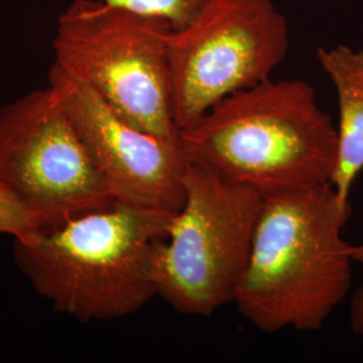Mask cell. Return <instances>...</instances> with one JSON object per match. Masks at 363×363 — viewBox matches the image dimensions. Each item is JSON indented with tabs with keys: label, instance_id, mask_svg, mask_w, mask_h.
I'll return each mask as SVG.
<instances>
[{
	"label": "cell",
	"instance_id": "cell-7",
	"mask_svg": "<svg viewBox=\"0 0 363 363\" xmlns=\"http://www.w3.org/2000/svg\"><path fill=\"white\" fill-rule=\"evenodd\" d=\"M0 182L42 228L116 202L50 86L0 108Z\"/></svg>",
	"mask_w": 363,
	"mask_h": 363
},
{
	"label": "cell",
	"instance_id": "cell-12",
	"mask_svg": "<svg viewBox=\"0 0 363 363\" xmlns=\"http://www.w3.org/2000/svg\"><path fill=\"white\" fill-rule=\"evenodd\" d=\"M351 259L358 262L362 268V280L361 286L354 292L351 298L350 327L355 335H363V242L359 245H350Z\"/></svg>",
	"mask_w": 363,
	"mask_h": 363
},
{
	"label": "cell",
	"instance_id": "cell-4",
	"mask_svg": "<svg viewBox=\"0 0 363 363\" xmlns=\"http://www.w3.org/2000/svg\"><path fill=\"white\" fill-rule=\"evenodd\" d=\"M167 21L104 0H73L58 18L54 65L88 85L130 125L177 139Z\"/></svg>",
	"mask_w": 363,
	"mask_h": 363
},
{
	"label": "cell",
	"instance_id": "cell-10",
	"mask_svg": "<svg viewBox=\"0 0 363 363\" xmlns=\"http://www.w3.org/2000/svg\"><path fill=\"white\" fill-rule=\"evenodd\" d=\"M138 13L167 21L172 30L186 26L210 0H104Z\"/></svg>",
	"mask_w": 363,
	"mask_h": 363
},
{
	"label": "cell",
	"instance_id": "cell-11",
	"mask_svg": "<svg viewBox=\"0 0 363 363\" xmlns=\"http://www.w3.org/2000/svg\"><path fill=\"white\" fill-rule=\"evenodd\" d=\"M43 226L38 216L0 182V233L13 240L26 237Z\"/></svg>",
	"mask_w": 363,
	"mask_h": 363
},
{
	"label": "cell",
	"instance_id": "cell-1",
	"mask_svg": "<svg viewBox=\"0 0 363 363\" xmlns=\"http://www.w3.org/2000/svg\"><path fill=\"white\" fill-rule=\"evenodd\" d=\"M190 163L264 196L333 183L337 128L304 79L235 91L178 130Z\"/></svg>",
	"mask_w": 363,
	"mask_h": 363
},
{
	"label": "cell",
	"instance_id": "cell-3",
	"mask_svg": "<svg viewBox=\"0 0 363 363\" xmlns=\"http://www.w3.org/2000/svg\"><path fill=\"white\" fill-rule=\"evenodd\" d=\"M177 213L113 202L13 240L39 296L81 322L113 320L157 296L152 255Z\"/></svg>",
	"mask_w": 363,
	"mask_h": 363
},
{
	"label": "cell",
	"instance_id": "cell-5",
	"mask_svg": "<svg viewBox=\"0 0 363 363\" xmlns=\"http://www.w3.org/2000/svg\"><path fill=\"white\" fill-rule=\"evenodd\" d=\"M264 198L247 184L189 162L183 206L167 237L154 247L157 296L179 313L203 318L233 303Z\"/></svg>",
	"mask_w": 363,
	"mask_h": 363
},
{
	"label": "cell",
	"instance_id": "cell-9",
	"mask_svg": "<svg viewBox=\"0 0 363 363\" xmlns=\"http://www.w3.org/2000/svg\"><path fill=\"white\" fill-rule=\"evenodd\" d=\"M316 58L333 81L339 105L337 169L333 186L350 205L352 183L363 169V52L339 45L318 49Z\"/></svg>",
	"mask_w": 363,
	"mask_h": 363
},
{
	"label": "cell",
	"instance_id": "cell-6",
	"mask_svg": "<svg viewBox=\"0 0 363 363\" xmlns=\"http://www.w3.org/2000/svg\"><path fill=\"white\" fill-rule=\"evenodd\" d=\"M288 49L286 16L272 0H210L167 42L178 130L225 97L269 79Z\"/></svg>",
	"mask_w": 363,
	"mask_h": 363
},
{
	"label": "cell",
	"instance_id": "cell-8",
	"mask_svg": "<svg viewBox=\"0 0 363 363\" xmlns=\"http://www.w3.org/2000/svg\"><path fill=\"white\" fill-rule=\"evenodd\" d=\"M49 86L76 125L115 201L169 213L181 210L189 159L179 138L163 139L130 125L88 85L54 64Z\"/></svg>",
	"mask_w": 363,
	"mask_h": 363
},
{
	"label": "cell",
	"instance_id": "cell-2",
	"mask_svg": "<svg viewBox=\"0 0 363 363\" xmlns=\"http://www.w3.org/2000/svg\"><path fill=\"white\" fill-rule=\"evenodd\" d=\"M351 214L331 183L265 196L234 294L241 316L264 333L322 328L350 292Z\"/></svg>",
	"mask_w": 363,
	"mask_h": 363
}]
</instances>
